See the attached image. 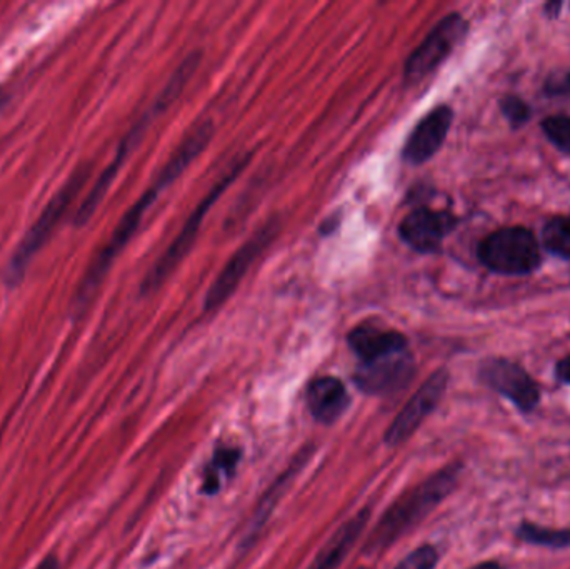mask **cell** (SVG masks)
Returning a JSON list of instances; mask_svg holds the SVG:
<instances>
[{"instance_id":"15","label":"cell","mask_w":570,"mask_h":569,"mask_svg":"<svg viewBox=\"0 0 570 569\" xmlns=\"http://www.w3.org/2000/svg\"><path fill=\"white\" fill-rule=\"evenodd\" d=\"M348 346L357 354L360 363L408 349L404 334L373 324L354 328L348 333Z\"/></svg>"},{"instance_id":"25","label":"cell","mask_w":570,"mask_h":569,"mask_svg":"<svg viewBox=\"0 0 570 569\" xmlns=\"http://www.w3.org/2000/svg\"><path fill=\"white\" fill-rule=\"evenodd\" d=\"M562 8V2H557V0H554V2H547V4L544 5V15H546L547 19H550V21L559 19Z\"/></svg>"},{"instance_id":"17","label":"cell","mask_w":570,"mask_h":569,"mask_svg":"<svg viewBox=\"0 0 570 569\" xmlns=\"http://www.w3.org/2000/svg\"><path fill=\"white\" fill-rule=\"evenodd\" d=\"M543 248L554 258L570 261V214H559L544 224Z\"/></svg>"},{"instance_id":"19","label":"cell","mask_w":570,"mask_h":569,"mask_svg":"<svg viewBox=\"0 0 570 569\" xmlns=\"http://www.w3.org/2000/svg\"><path fill=\"white\" fill-rule=\"evenodd\" d=\"M240 460V451L236 448H221L215 451L214 458H212V463L209 464L207 470H205L204 477V491L207 495H214L217 493L218 486H221V477L226 474V476H230L233 474L234 467L237 466Z\"/></svg>"},{"instance_id":"3","label":"cell","mask_w":570,"mask_h":569,"mask_svg":"<svg viewBox=\"0 0 570 569\" xmlns=\"http://www.w3.org/2000/svg\"><path fill=\"white\" fill-rule=\"evenodd\" d=\"M199 59H201V57H199L198 54H192V56L187 57L183 64L177 69L176 74L170 79L169 84H167L166 88L161 93V96L157 97L152 109L149 110V112H145L141 121L134 126V129L123 138L122 144L117 149V154L116 157H114L112 163H110L109 167L100 174L94 188L91 189V192H88V194L85 195L84 201H82L81 208H79L78 214H75V226H82V224H85L91 220L92 214L95 213V209L99 208L104 195L109 191L110 185H112L114 179H116L117 174H119L120 167L126 163L132 149H134L135 145H138V142L141 141V138L144 135L147 126L151 125L152 119H154L157 114L164 112V110L170 106V103H174V100L180 96L183 85L187 84L190 75L194 74L195 68H198L199 64Z\"/></svg>"},{"instance_id":"12","label":"cell","mask_w":570,"mask_h":569,"mask_svg":"<svg viewBox=\"0 0 570 569\" xmlns=\"http://www.w3.org/2000/svg\"><path fill=\"white\" fill-rule=\"evenodd\" d=\"M458 226L459 217L449 211L419 208L402 220L399 234L408 248L420 254H432L442 248L446 237L451 236Z\"/></svg>"},{"instance_id":"28","label":"cell","mask_w":570,"mask_h":569,"mask_svg":"<svg viewBox=\"0 0 570 569\" xmlns=\"http://www.w3.org/2000/svg\"><path fill=\"white\" fill-rule=\"evenodd\" d=\"M9 100V94L0 91V110L4 109L5 103Z\"/></svg>"},{"instance_id":"9","label":"cell","mask_w":570,"mask_h":569,"mask_svg":"<svg viewBox=\"0 0 570 569\" xmlns=\"http://www.w3.org/2000/svg\"><path fill=\"white\" fill-rule=\"evenodd\" d=\"M277 230L278 223L272 220L271 223L261 227L252 237H249L247 242H244L242 248L234 252L233 258L224 265L222 273L218 274L211 289L207 291L204 301L205 311H214V309L221 308L233 296L234 291L237 289L253 261L274 241Z\"/></svg>"},{"instance_id":"13","label":"cell","mask_w":570,"mask_h":569,"mask_svg":"<svg viewBox=\"0 0 570 569\" xmlns=\"http://www.w3.org/2000/svg\"><path fill=\"white\" fill-rule=\"evenodd\" d=\"M452 122H454V110L446 104L426 114L405 142L404 153H402L405 163L419 166L432 159L448 139Z\"/></svg>"},{"instance_id":"8","label":"cell","mask_w":570,"mask_h":569,"mask_svg":"<svg viewBox=\"0 0 570 569\" xmlns=\"http://www.w3.org/2000/svg\"><path fill=\"white\" fill-rule=\"evenodd\" d=\"M479 379L487 388L511 401L522 413H531L541 403V388L519 363L507 357H487L480 363Z\"/></svg>"},{"instance_id":"29","label":"cell","mask_w":570,"mask_h":569,"mask_svg":"<svg viewBox=\"0 0 570 569\" xmlns=\"http://www.w3.org/2000/svg\"><path fill=\"white\" fill-rule=\"evenodd\" d=\"M359 569H367V568H359Z\"/></svg>"},{"instance_id":"24","label":"cell","mask_w":570,"mask_h":569,"mask_svg":"<svg viewBox=\"0 0 570 569\" xmlns=\"http://www.w3.org/2000/svg\"><path fill=\"white\" fill-rule=\"evenodd\" d=\"M556 378L563 384H570V354L557 361Z\"/></svg>"},{"instance_id":"10","label":"cell","mask_w":570,"mask_h":569,"mask_svg":"<svg viewBox=\"0 0 570 569\" xmlns=\"http://www.w3.org/2000/svg\"><path fill=\"white\" fill-rule=\"evenodd\" d=\"M448 384V369H437L427 378V381L417 389L416 394L402 407L401 413L395 416L394 422L385 431L384 441L389 448H397L417 431V428L426 422V417L439 406Z\"/></svg>"},{"instance_id":"26","label":"cell","mask_w":570,"mask_h":569,"mask_svg":"<svg viewBox=\"0 0 570 569\" xmlns=\"http://www.w3.org/2000/svg\"><path fill=\"white\" fill-rule=\"evenodd\" d=\"M37 569H60L59 559L54 555L47 556V558L37 566Z\"/></svg>"},{"instance_id":"5","label":"cell","mask_w":570,"mask_h":569,"mask_svg":"<svg viewBox=\"0 0 570 569\" xmlns=\"http://www.w3.org/2000/svg\"><path fill=\"white\" fill-rule=\"evenodd\" d=\"M480 264L497 276H531L543 264L541 245L525 226L500 227L477 246Z\"/></svg>"},{"instance_id":"21","label":"cell","mask_w":570,"mask_h":569,"mask_svg":"<svg viewBox=\"0 0 570 569\" xmlns=\"http://www.w3.org/2000/svg\"><path fill=\"white\" fill-rule=\"evenodd\" d=\"M499 109L507 125L511 126L514 131L527 126L532 119V114H534L531 104L518 94H506V96L500 97Z\"/></svg>"},{"instance_id":"1","label":"cell","mask_w":570,"mask_h":569,"mask_svg":"<svg viewBox=\"0 0 570 569\" xmlns=\"http://www.w3.org/2000/svg\"><path fill=\"white\" fill-rule=\"evenodd\" d=\"M212 135H214V128H212L211 122H204V125L190 132L180 142L179 147H177L176 153L164 167L163 173L158 174L154 185L127 211L126 216L117 224L109 242L104 246L103 251L92 261L91 268L85 273L81 286H79L74 303L75 315H81L87 308L95 291L103 284L106 274L109 273L110 265L116 261L117 256L122 252V249L129 245L131 237L134 236L135 230L141 226L142 220H144L145 213L151 209V205L157 201L158 195L163 194L176 179L182 176L183 170L190 164L194 163L204 153V149L211 142Z\"/></svg>"},{"instance_id":"27","label":"cell","mask_w":570,"mask_h":569,"mask_svg":"<svg viewBox=\"0 0 570 569\" xmlns=\"http://www.w3.org/2000/svg\"><path fill=\"white\" fill-rule=\"evenodd\" d=\"M471 569H503L497 561H484L479 565L472 566Z\"/></svg>"},{"instance_id":"18","label":"cell","mask_w":570,"mask_h":569,"mask_svg":"<svg viewBox=\"0 0 570 569\" xmlns=\"http://www.w3.org/2000/svg\"><path fill=\"white\" fill-rule=\"evenodd\" d=\"M518 537L529 545L544 546V548H570V530H550L525 521L519 526Z\"/></svg>"},{"instance_id":"7","label":"cell","mask_w":570,"mask_h":569,"mask_svg":"<svg viewBox=\"0 0 570 569\" xmlns=\"http://www.w3.org/2000/svg\"><path fill=\"white\" fill-rule=\"evenodd\" d=\"M467 33L468 22L459 12H452L437 22L423 44L405 62L404 81L407 84H417L432 74L454 52L455 47L465 39Z\"/></svg>"},{"instance_id":"6","label":"cell","mask_w":570,"mask_h":569,"mask_svg":"<svg viewBox=\"0 0 570 569\" xmlns=\"http://www.w3.org/2000/svg\"><path fill=\"white\" fill-rule=\"evenodd\" d=\"M249 163V157L240 159L226 176L222 177L221 182L214 186L209 192L207 198L202 199L201 204L195 208L192 216L187 221L183 226L182 233L177 236L176 241L170 245V248L164 252L163 258L158 259L147 276H145L144 283H142V294L154 293L155 289L163 286L166 283L167 277L176 271L177 265L183 261L187 254H189L190 248L194 245L195 236H198L199 229H201L202 221L207 216L212 205L221 199V195L226 192V189L236 181L237 176L242 173L244 167Z\"/></svg>"},{"instance_id":"14","label":"cell","mask_w":570,"mask_h":569,"mask_svg":"<svg viewBox=\"0 0 570 569\" xmlns=\"http://www.w3.org/2000/svg\"><path fill=\"white\" fill-rule=\"evenodd\" d=\"M307 407L316 422L334 425L351 404L347 388L341 379L324 376L310 382L306 394Z\"/></svg>"},{"instance_id":"11","label":"cell","mask_w":570,"mask_h":569,"mask_svg":"<svg viewBox=\"0 0 570 569\" xmlns=\"http://www.w3.org/2000/svg\"><path fill=\"white\" fill-rule=\"evenodd\" d=\"M416 375V363L408 349L360 363L354 375L357 388L372 396L397 393Z\"/></svg>"},{"instance_id":"20","label":"cell","mask_w":570,"mask_h":569,"mask_svg":"<svg viewBox=\"0 0 570 569\" xmlns=\"http://www.w3.org/2000/svg\"><path fill=\"white\" fill-rule=\"evenodd\" d=\"M541 129L547 141L559 151L570 156V116L569 114H554L541 121Z\"/></svg>"},{"instance_id":"4","label":"cell","mask_w":570,"mask_h":569,"mask_svg":"<svg viewBox=\"0 0 570 569\" xmlns=\"http://www.w3.org/2000/svg\"><path fill=\"white\" fill-rule=\"evenodd\" d=\"M91 176V166L79 167L69 181L62 186L59 192L50 199L49 204L44 209L39 220L32 224L31 229L22 237L21 245L14 251L8 268H5L4 281L9 287L17 286L27 273L28 264L36 258L37 252L49 241L50 234L59 226L60 220L66 216L72 202L78 198L79 192L87 185Z\"/></svg>"},{"instance_id":"23","label":"cell","mask_w":570,"mask_h":569,"mask_svg":"<svg viewBox=\"0 0 570 569\" xmlns=\"http://www.w3.org/2000/svg\"><path fill=\"white\" fill-rule=\"evenodd\" d=\"M546 97H570V71H554L543 84Z\"/></svg>"},{"instance_id":"22","label":"cell","mask_w":570,"mask_h":569,"mask_svg":"<svg viewBox=\"0 0 570 569\" xmlns=\"http://www.w3.org/2000/svg\"><path fill=\"white\" fill-rule=\"evenodd\" d=\"M439 561V553L434 546L424 545L414 549L407 558L402 559L395 569H434Z\"/></svg>"},{"instance_id":"2","label":"cell","mask_w":570,"mask_h":569,"mask_svg":"<svg viewBox=\"0 0 570 569\" xmlns=\"http://www.w3.org/2000/svg\"><path fill=\"white\" fill-rule=\"evenodd\" d=\"M459 476H461V464H451L405 493L385 511L376 530L367 537L364 552L369 556L380 555L389 546L397 543L399 537L404 536L412 527H416L430 511L454 491Z\"/></svg>"},{"instance_id":"16","label":"cell","mask_w":570,"mask_h":569,"mask_svg":"<svg viewBox=\"0 0 570 569\" xmlns=\"http://www.w3.org/2000/svg\"><path fill=\"white\" fill-rule=\"evenodd\" d=\"M367 521H369V509H363L347 523L342 524L329 540L328 545L316 556L309 569H337L366 530Z\"/></svg>"}]
</instances>
